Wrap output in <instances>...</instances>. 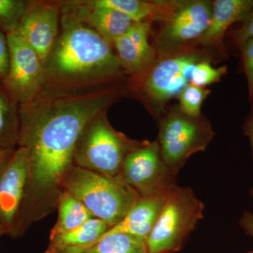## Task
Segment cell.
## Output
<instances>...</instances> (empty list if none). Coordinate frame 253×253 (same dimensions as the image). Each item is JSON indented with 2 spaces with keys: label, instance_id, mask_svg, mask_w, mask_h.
Wrapping results in <instances>:
<instances>
[{
  "label": "cell",
  "instance_id": "1",
  "mask_svg": "<svg viewBox=\"0 0 253 253\" xmlns=\"http://www.w3.org/2000/svg\"><path fill=\"white\" fill-rule=\"evenodd\" d=\"M126 87L119 83L68 94L39 95L21 105L18 146L48 169L71 166L86 125L107 112L126 92Z\"/></svg>",
  "mask_w": 253,
  "mask_h": 253
},
{
  "label": "cell",
  "instance_id": "2",
  "mask_svg": "<svg viewBox=\"0 0 253 253\" xmlns=\"http://www.w3.org/2000/svg\"><path fill=\"white\" fill-rule=\"evenodd\" d=\"M43 66L44 82L38 96L119 84L126 75L111 44L62 11L59 36Z\"/></svg>",
  "mask_w": 253,
  "mask_h": 253
},
{
  "label": "cell",
  "instance_id": "3",
  "mask_svg": "<svg viewBox=\"0 0 253 253\" xmlns=\"http://www.w3.org/2000/svg\"><path fill=\"white\" fill-rule=\"evenodd\" d=\"M63 189L80 200L93 217L111 228L123 220L140 197L122 174L111 177L76 166L63 179Z\"/></svg>",
  "mask_w": 253,
  "mask_h": 253
},
{
  "label": "cell",
  "instance_id": "4",
  "mask_svg": "<svg viewBox=\"0 0 253 253\" xmlns=\"http://www.w3.org/2000/svg\"><path fill=\"white\" fill-rule=\"evenodd\" d=\"M103 112L86 125L76 145L74 165L103 175L122 174L126 156L146 141L129 139L110 124Z\"/></svg>",
  "mask_w": 253,
  "mask_h": 253
},
{
  "label": "cell",
  "instance_id": "5",
  "mask_svg": "<svg viewBox=\"0 0 253 253\" xmlns=\"http://www.w3.org/2000/svg\"><path fill=\"white\" fill-rule=\"evenodd\" d=\"M205 205L189 187L176 185L166 200L154 229L146 241L149 253L180 251L198 223L204 217Z\"/></svg>",
  "mask_w": 253,
  "mask_h": 253
},
{
  "label": "cell",
  "instance_id": "6",
  "mask_svg": "<svg viewBox=\"0 0 253 253\" xmlns=\"http://www.w3.org/2000/svg\"><path fill=\"white\" fill-rule=\"evenodd\" d=\"M206 59L204 54L191 49L161 56L144 74L131 78L127 89L138 93L158 113L190 84L194 66Z\"/></svg>",
  "mask_w": 253,
  "mask_h": 253
},
{
  "label": "cell",
  "instance_id": "7",
  "mask_svg": "<svg viewBox=\"0 0 253 253\" xmlns=\"http://www.w3.org/2000/svg\"><path fill=\"white\" fill-rule=\"evenodd\" d=\"M158 126L161 156L176 174L192 155L206 150L214 135L211 123L203 115L190 117L176 106L161 118Z\"/></svg>",
  "mask_w": 253,
  "mask_h": 253
},
{
  "label": "cell",
  "instance_id": "8",
  "mask_svg": "<svg viewBox=\"0 0 253 253\" xmlns=\"http://www.w3.org/2000/svg\"><path fill=\"white\" fill-rule=\"evenodd\" d=\"M212 9L211 1H181L158 35L155 49L159 57L194 46L209 26Z\"/></svg>",
  "mask_w": 253,
  "mask_h": 253
},
{
  "label": "cell",
  "instance_id": "9",
  "mask_svg": "<svg viewBox=\"0 0 253 253\" xmlns=\"http://www.w3.org/2000/svg\"><path fill=\"white\" fill-rule=\"evenodd\" d=\"M122 175L141 197L166 194L176 185L177 174L163 161L158 140L146 141L126 156Z\"/></svg>",
  "mask_w": 253,
  "mask_h": 253
},
{
  "label": "cell",
  "instance_id": "10",
  "mask_svg": "<svg viewBox=\"0 0 253 253\" xmlns=\"http://www.w3.org/2000/svg\"><path fill=\"white\" fill-rule=\"evenodd\" d=\"M9 72L0 83L18 106L28 104L41 92L44 66L34 49L16 32L7 35Z\"/></svg>",
  "mask_w": 253,
  "mask_h": 253
},
{
  "label": "cell",
  "instance_id": "11",
  "mask_svg": "<svg viewBox=\"0 0 253 253\" xmlns=\"http://www.w3.org/2000/svg\"><path fill=\"white\" fill-rule=\"evenodd\" d=\"M61 1L28 0L16 31L36 51L44 65L60 31Z\"/></svg>",
  "mask_w": 253,
  "mask_h": 253
},
{
  "label": "cell",
  "instance_id": "12",
  "mask_svg": "<svg viewBox=\"0 0 253 253\" xmlns=\"http://www.w3.org/2000/svg\"><path fill=\"white\" fill-rule=\"evenodd\" d=\"M28 172V152L18 147L0 169V224L11 236L24 200Z\"/></svg>",
  "mask_w": 253,
  "mask_h": 253
},
{
  "label": "cell",
  "instance_id": "13",
  "mask_svg": "<svg viewBox=\"0 0 253 253\" xmlns=\"http://www.w3.org/2000/svg\"><path fill=\"white\" fill-rule=\"evenodd\" d=\"M61 11L92 28L112 46L135 23L124 13L96 4L94 0L61 1Z\"/></svg>",
  "mask_w": 253,
  "mask_h": 253
},
{
  "label": "cell",
  "instance_id": "14",
  "mask_svg": "<svg viewBox=\"0 0 253 253\" xmlns=\"http://www.w3.org/2000/svg\"><path fill=\"white\" fill-rule=\"evenodd\" d=\"M151 23H134L131 28L113 42L121 67L131 78L144 74L158 59L149 37Z\"/></svg>",
  "mask_w": 253,
  "mask_h": 253
},
{
  "label": "cell",
  "instance_id": "15",
  "mask_svg": "<svg viewBox=\"0 0 253 253\" xmlns=\"http://www.w3.org/2000/svg\"><path fill=\"white\" fill-rule=\"evenodd\" d=\"M167 193L146 197L140 196L123 220L112 226L106 234H129L146 244L162 209Z\"/></svg>",
  "mask_w": 253,
  "mask_h": 253
},
{
  "label": "cell",
  "instance_id": "16",
  "mask_svg": "<svg viewBox=\"0 0 253 253\" xmlns=\"http://www.w3.org/2000/svg\"><path fill=\"white\" fill-rule=\"evenodd\" d=\"M253 9V0H216L208 29L195 46L221 47L223 38L231 25L241 23Z\"/></svg>",
  "mask_w": 253,
  "mask_h": 253
},
{
  "label": "cell",
  "instance_id": "17",
  "mask_svg": "<svg viewBox=\"0 0 253 253\" xmlns=\"http://www.w3.org/2000/svg\"><path fill=\"white\" fill-rule=\"evenodd\" d=\"M110 228L104 221L92 218L74 230L49 239L44 253H86Z\"/></svg>",
  "mask_w": 253,
  "mask_h": 253
},
{
  "label": "cell",
  "instance_id": "18",
  "mask_svg": "<svg viewBox=\"0 0 253 253\" xmlns=\"http://www.w3.org/2000/svg\"><path fill=\"white\" fill-rule=\"evenodd\" d=\"M101 6L124 13L135 23L163 21L166 22L180 5L181 1L145 0H94Z\"/></svg>",
  "mask_w": 253,
  "mask_h": 253
},
{
  "label": "cell",
  "instance_id": "19",
  "mask_svg": "<svg viewBox=\"0 0 253 253\" xmlns=\"http://www.w3.org/2000/svg\"><path fill=\"white\" fill-rule=\"evenodd\" d=\"M58 219L50 231L49 239L74 230L92 219L84 204L67 191H63L58 199Z\"/></svg>",
  "mask_w": 253,
  "mask_h": 253
},
{
  "label": "cell",
  "instance_id": "20",
  "mask_svg": "<svg viewBox=\"0 0 253 253\" xmlns=\"http://www.w3.org/2000/svg\"><path fill=\"white\" fill-rule=\"evenodd\" d=\"M19 136V106L0 83V148L16 149Z\"/></svg>",
  "mask_w": 253,
  "mask_h": 253
},
{
  "label": "cell",
  "instance_id": "21",
  "mask_svg": "<svg viewBox=\"0 0 253 253\" xmlns=\"http://www.w3.org/2000/svg\"><path fill=\"white\" fill-rule=\"evenodd\" d=\"M86 253H149L146 244L123 233L105 234Z\"/></svg>",
  "mask_w": 253,
  "mask_h": 253
},
{
  "label": "cell",
  "instance_id": "22",
  "mask_svg": "<svg viewBox=\"0 0 253 253\" xmlns=\"http://www.w3.org/2000/svg\"><path fill=\"white\" fill-rule=\"evenodd\" d=\"M211 92L206 88L188 84L176 97L179 101V109L190 117H200L202 116V105Z\"/></svg>",
  "mask_w": 253,
  "mask_h": 253
},
{
  "label": "cell",
  "instance_id": "23",
  "mask_svg": "<svg viewBox=\"0 0 253 253\" xmlns=\"http://www.w3.org/2000/svg\"><path fill=\"white\" fill-rule=\"evenodd\" d=\"M28 0H0V31L6 35L17 30Z\"/></svg>",
  "mask_w": 253,
  "mask_h": 253
},
{
  "label": "cell",
  "instance_id": "24",
  "mask_svg": "<svg viewBox=\"0 0 253 253\" xmlns=\"http://www.w3.org/2000/svg\"><path fill=\"white\" fill-rule=\"evenodd\" d=\"M226 73V66L214 68L208 59L204 60L196 63L194 66L191 73L190 84L201 87H206L209 84L218 83Z\"/></svg>",
  "mask_w": 253,
  "mask_h": 253
},
{
  "label": "cell",
  "instance_id": "25",
  "mask_svg": "<svg viewBox=\"0 0 253 253\" xmlns=\"http://www.w3.org/2000/svg\"><path fill=\"white\" fill-rule=\"evenodd\" d=\"M243 66L247 78L249 97L251 104L253 101V38L245 42L241 46Z\"/></svg>",
  "mask_w": 253,
  "mask_h": 253
},
{
  "label": "cell",
  "instance_id": "26",
  "mask_svg": "<svg viewBox=\"0 0 253 253\" xmlns=\"http://www.w3.org/2000/svg\"><path fill=\"white\" fill-rule=\"evenodd\" d=\"M232 38L236 44L242 45L245 42L253 38V9L241 25L232 33Z\"/></svg>",
  "mask_w": 253,
  "mask_h": 253
},
{
  "label": "cell",
  "instance_id": "27",
  "mask_svg": "<svg viewBox=\"0 0 253 253\" xmlns=\"http://www.w3.org/2000/svg\"><path fill=\"white\" fill-rule=\"evenodd\" d=\"M10 52L8 37L0 31V82L3 81L9 72Z\"/></svg>",
  "mask_w": 253,
  "mask_h": 253
},
{
  "label": "cell",
  "instance_id": "28",
  "mask_svg": "<svg viewBox=\"0 0 253 253\" xmlns=\"http://www.w3.org/2000/svg\"><path fill=\"white\" fill-rule=\"evenodd\" d=\"M239 224L246 234L253 238V213L244 212L240 219Z\"/></svg>",
  "mask_w": 253,
  "mask_h": 253
},
{
  "label": "cell",
  "instance_id": "29",
  "mask_svg": "<svg viewBox=\"0 0 253 253\" xmlns=\"http://www.w3.org/2000/svg\"><path fill=\"white\" fill-rule=\"evenodd\" d=\"M244 129L245 134L249 137L250 142H251L253 155V110L247 121L245 123ZM251 195L253 197V188L251 189Z\"/></svg>",
  "mask_w": 253,
  "mask_h": 253
},
{
  "label": "cell",
  "instance_id": "30",
  "mask_svg": "<svg viewBox=\"0 0 253 253\" xmlns=\"http://www.w3.org/2000/svg\"><path fill=\"white\" fill-rule=\"evenodd\" d=\"M16 149H5L0 148V169L9 161Z\"/></svg>",
  "mask_w": 253,
  "mask_h": 253
},
{
  "label": "cell",
  "instance_id": "31",
  "mask_svg": "<svg viewBox=\"0 0 253 253\" xmlns=\"http://www.w3.org/2000/svg\"><path fill=\"white\" fill-rule=\"evenodd\" d=\"M6 234H7V231L5 229L4 226L0 224V238L3 235H6Z\"/></svg>",
  "mask_w": 253,
  "mask_h": 253
},
{
  "label": "cell",
  "instance_id": "32",
  "mask_svg": "<svg viewBox=\"0 0 253 253\" xmlns=\"http://www.w3.org/2000/svg\"><path fill=\"white\" fill-rule=\"evenodd\" d=\"M253 253V251H251V252H249V253Z\"/></svg>",
  "mask_w": 253,
  "mask_h": 253
}]
</instances>
